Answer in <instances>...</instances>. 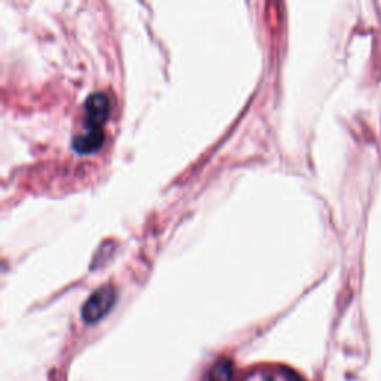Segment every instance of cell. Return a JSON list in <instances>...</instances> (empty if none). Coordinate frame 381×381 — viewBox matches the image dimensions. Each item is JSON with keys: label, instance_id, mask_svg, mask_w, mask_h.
<instances>
[{"label": "cell", "instance_id": "cell-3", "mask_svg": "<svg viewBox=\"0 0 381 381\" xmlns=\"http://www.w3.org/2000/svg\"><path fill=\"white\" fill-rule=\"evenodd\" d=\"M104 140V133L99 131H87L83 130L81 134H78L73 140V147L75 151L79 154H92L95 151H99Z\"/></svg>", "mask_w": 381, "mask_h": 381}, {"label": "cell", "instance_id": "cell-2", "mask_svg": "<svg viewBox=\"0 0 381 381\" xmlns=\"http://www.w3.org/2000/svg\"><path fill=\"white\" fill-rule=\"evenodd\" d=\"M83 112H86V129L83 130L102 133L111 112L108 95H104L103 92L91 94L86 100V108H83Z\"/></svg>", "mask_w": 381, "mask_h": 381}, {"label": "cell", "instance_id": "cell-1", "mask_svg": "<svg viewBox=\"0 0 381 381\" xmlns=\"http://www.w3.org/2000/svg\"><path fill=\"white\" fill-rule=\"evenodd\" d=\"M116 301V291L113 286L104 284L91 293L82 307V319L87 323H95L111 311Z\"/></svg>", "mask_w": 381, "mask_h": 381}]
</instances>
